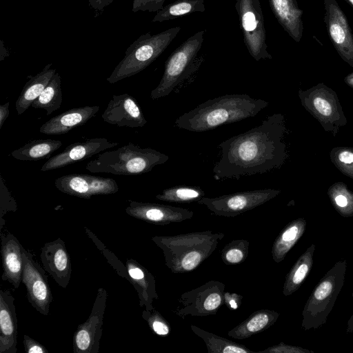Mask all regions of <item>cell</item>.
<instances>
[{
  "label": "cell",
  "mask_w": 353,
  "mask_h": 353,
  "mask_svg": "<svg viewBox=\"0 0 353 353\" xmlns=\"http://www.w3.org/2000/svg\"><path fill=\"white\" fill-rule=\"evenodd\" d=\"M23 343L26 353H48L45 346L28 335H23Z\"/></svg>",
  "instance_id": "8d00e7d4"
},
{
  "label": "cell",
  "mask_w": 353,
  "mask_h": 353,
  "mask_svg": "<svg viewBox=\"0 0 353 353\" xmlns=\"http://www.w3.org/2000/svg\"><path fill=\"white\" fill-rule=\"evenodd\" d=\"M347 2H348L350 6L353 8V0H345Z\"/></svg>",
  "instance_id": "7bdbcfd3"
},
{
  "label": "cell",
  "mask_w": 353,
  "mask_h": 353,
  "mask_svg": "<svg viewBox=\"0 0 353 353\" xmlns=\"http://www.w3.org/2000/svg\"><path fill=\"white\" fill-rule=\"evenodd\" d=\"M23 260L22 283L26 288L28 302L40 314L47 316L50 313L52 294L46 270L24 248Z\"/></svg>",
  "instance_id": "7c38bea8"
},
{
  "label": "cell",
  "mask_w": 353,
  "mask_h": 353,
  "mask_svg": "<svg viewBox=\"0 0 353 353\" xmlns=\"http://www.w3.org/2000/svg\"><path fill=\"white\" fill-rule=\"evenodd\" d=\"M270 7L279 24L296 42H299L303 30V11L296 0H268Z\"/></svg>",
  "instance_id": "603a6c76"
},
{
  "label": "cell",
  "mask_w": 353,
  "mask_h": 353,
  "mask_svg": "<svg viewBox=\"0 0 353 353\" xmlns=\"http://www.w3.org/2000/svg\"><path fill=\"white\" fill-rule=\"evenodd\" d=\"M205 196L204 191L198 186L177 185L163 190L156 199L163 201L190 203L197 202Z\"/></svg>",
  "instance_id": "f546056e"
},
{
  "label": "cell",
  "mask_w": 353,
  "mask_h": 353,
  "mask_svg": "<svg viewBox=\"0 0 353 353\" xmlns=\"http://www.w3.org/2000/svg\"><path fill=\"white\" fill-rule=\"evenodd\" d=\"M250 242L236 239L226 244L221 250V257L226 265H238L244 262L249 252Z\"/></svg>",
  "instance_id": "1f68e13d"
},
{
  "label": "cell",
  "mask_w": 353,
  "mask_h": 353,
  "mask_svg": "<svg viewBox=\"0 0 353 353\" xmlns=\"http://www.w3.org/2000/svg\"><path fill=\"white\" fill-rule=\"evenodd\" d=\"M205 0H176L159 10L152 22H163L172 20L193 12L205 10Z\"/></svg>",
  "instance_id": "83f0119b"
},
{
  "label": "cell",
  "mask_w": 353,
  "mask_h": 353,
  "mask_svg": "<svg viewBox=\"0 0 353 353\" xmlns=\"http://www.w3.org/2000/svg\"><path fill=\"white\" fill-rule=\"evenodd\" d=\"M129 281L137 292L139 305L145 310H152L153 301L159 299L156 290L154 276L144 266L137 261L130 259L125 264Z\"/></svg>",
  "instance_id": "7402d4cb"
},
{
  "label": "cell",
  "mask_w": 353,
  "mask_h": 353,
  "mask_svg": "<svg viewBox=\"0 0 353 353\" xmlns=\"http://www.w3.org/2000/svg\"><path fill=\"white\" fill-rule=\"evenodd\" d=\"M168 159L169 157L161 152L130 143L117 150L99 154L87 163L85 168L93 173L138 175L151 171Z\"/></svg>",
  "instance_id": "277c9868"
},
{
  "label": "cell",
  "mask_w": 353,
  "mask_h": 353,
  "mask_svg": "<svg viewBox=\"0 0 353 353\" xmlns=\"http://www.w3.org/2000/svg\"><path fill=\"white\" fill-rule=\"evenodd\" d=\"M280 192L270 188L248 190L214 198L203 196L197 203L216 216L234 217L264 204Z\"/></svg>",
  "instance_id": "30bf717a"
},
{
  "label": "cell",
  "mask_w": 353,
  "mask_h": 353,
  "mask_svg": "<svg viewBox=\"0 0 353 353\" xmlns=\"http://www.w3.org/2000/svg\"><path fill=\"white\" fill-rule=\"evenodd\" d=\"M62 145V142L54 139L32 140L22 147L13 150L11 156L21 161H37L50 158V155Z\"/></svg>",
  "instance_id": "484cf974"
},
{
  "label": "cell",
  "mask_w": 353,
  "mask_h": 353,
  "mask_svg": "<svg viewBox=\"0 0 353 353\" xmlns=\"http://www.w3.org/2000/svg\"><path fill=\"white\" fill-rule=\"evenodd\" d=\"M1 178V229L2 228L3 216L8 211L15 212L17 209V203L10 194L2 176Z\"/></svg>",
  "instance_id": "e575fe53"
},
{
  "label": "cell",
  "mask_w": 353,
  "mask_h": 353,
  "mask_svg": "<svg viewBox=\"0 0 353 353\" xmlns=\"http://www.w3.org/2000/svg\"><path fill=\"white\" fill-rule=\"evenodd\" d=\"M345 83L353 89V72L349 74L344 78Z\"/></svg>",
  "instance_id": "b9f144b4"
},
{
  "label": "cell",
  "mask_w": 353,
  "mask_h": 353,
  "mask_svg": "<svg viewBox=\"0 0 353 353\" xmlns=\"http://www.w3.org/2000/svg\"><path fill=\"white\" fill-rule=\"evenodd\" d=\"M23 247L12 234H1V254L3 274L1 279L8 281L15 288L22 282Z\"/></svg>",
  "instance_id": "d6986e66"
},
{
  "label": "cell",
  "mask_w": 353,
  "mask_h": 353,
  "mask_svg": "<svg viewBox=\"0 0 353 353\" xmlns=\"http://www.w3.org/2000/svg\"><path fill=\"white\" fill-rule=\"evenodd\" d=\"M55 187L61 192L83 199L92 196L107 195L118 192L116 181L85 174H70L57 178Z\"/></svg>",
  "instance_id": "4fadbf2b"
},
{
  "label": "cell",
  "mask_w": 353,
  "mask_h": 353,
  "mask_svg": "<svg viewBox=\"0 0 353 353\" xmlns=\"http://www.w3.org/2000/svg\"><path fill=\"white\" fill-rule=\"evenodd\" d=\"M243 300V296L236 292H224V305L230 310L239 308Z\"/></svg>",
  "instance_id": "74e56055"
},
{
  "label": "cell",
  "mask_w": 353,
  "mask_h": 353,
  "mask_svg": "<svg viewBox=\"0 0 353 353\" xmlns=\"http://www.w3.org/2000/svg\"><path fill=\"white\" fill-rule=\"evenodd\" d=\"M300 229L298 224H291L278 236L274 242L272 255L276 262L283 260L287 252L296 241Z\"/></svg>",
  "instance_id": "4dcf8cb0"
},
{
  "label": "cell",
  "mask_w": 353,
  "mask_h": 353,
  "mask_svg": "<svg viewBox=\"0 0 353 353\" xmlns=\"http://www.w3.org/2000/svg\"><path fill=\"white\" fill-rule=\"evenodd\" d=\"M222 232H192L174 236H154L152 241L162 250L165 265L172 273H186L197 268L224 238Z\"/></svg>",
  "instance_id": "3957f363"
},
{
  "label": "cell",
  "mask_w": 353,
  "mask_h": 353,
  "mask_svg": "<svg viewBox=\"0 0 353 353\" xmlns=\"http://www.w3.org/2000/svg\"><path fill=\"white\" fill-rule=\"evenodd\" d=\"M330 158L342 174L353 179V147H335L330 150Z\"/></svg>",
  "instance_id": "d6a6232c"
},
{
  "label": "cell",
  "mask_w": 353,
  "mask_h": 353,
  "mask_svg": "<svg viewBox=\"0 0 353 353\" xmlns=\"http://www.w3.org/2000/svg\"><path fill=\"white\" fill-rule=\"evenodd\" d=\"M225 285L219 281L211 280L179 298V305L173 312L183 320L188 315L205 316L215 314L224 304Z\"/></svg>",
  "instance_id": "9c48e42d"
},
{
  "label": "cell",
  "mask_w": 353,
  "mask_h": 353,
  "mask_svg": "<svg viewBox=\"0 0 353 353\" xmlns=\"http://www.w3.org/2000/svg\"><path fill=\"white\" fill-rule=\"evenodd\" d=\"M125 212L145 222L165 225L190 219L194 212L188 209L169 205L130 201Z\"/></svg>",
  "instance_id": "9a60e30c"
},
{
  "label": "cell",
  "mask_w": 353,
  "mask_h": 353,
  "mask_svg": "<svg viewBox=\"0 0 353 353\" xmlns=\"http://www.w3.org/2000/svg\"><path fill=\"white\" fill-rule=\"evenodd\" d=\"M114 0H88V5L95 11H102Z\"/></svg>",
  "instance_id": "ab89813d"
},
{
  "label": "cell",
  "mask_w": 353,
  "mask_h": 353,
  "mask_svg": "<svg viewBox=\"0 0 353 353\" xmlns=\"http://www.w3.org/2000/svg\"><path fill=\"white\" fill-rule=\"evenodd\" d=\"M205 30L188 38L170 55L165 63L164 72L150 97L157 99L169 95L192 72L196 70L198 53L201 49Z\"/></svg>",
  "instance_id": "8992f818"
},
{
  "label": "cell",
  "mask_w": 353,
  "mask_h": 353,
  "mask_svg": "<svg viewBox=\"0 0 353 353\" xmlns=\"http://www.w3.org/2000/svg\"><path fill=\"white\" fill-rule=\"evenodd\" d=\"M9 102L0 105V129L9 116Z\"/></svg>",
  "instance_id": "60d3db41"
},
{
  "label": "cell",
  "mask_w": 353,
  "mask_h": 353,
  "mask_svg": "<svg viewBox=\"0 0 353 353\" xmlns=\"http://www.w3.org/2000/svg\"><path fill=\"white\" fill-rule=\"evenodd\" d=\"M99 106L74 108L52 117L40 127L39 132L47 135H61L84 125L99 112Z\"/></svg>",
  "instance_id": "44dd1931"
},
{
  "label": "cell",
  "mask_w": 353,
  "mask_h": 353,
  "mask_svg": "<svg viewBox=\"0 0 353 353\" xmlns=\"http://www.w3.org/2000/svg\"><path fill=\"white\" fill-rule=\"evenodd\" d=\"M325 21L330 40L343 61L353 67V34L335 0H324Z\"/></svg>",
  "instance_id": "5bb4252c"
},
{
  "label": "cell",
  "mask_w": 353,
  "mask_h": 353,
  "mask_svg": "<svg viewBox=\"0 0 353 353\" xmlns=\"http://www.w3.org/2000/svg\"><path fill=\"white\" fill-rule=\"evenodd\" d=\"M278 314L268 309L252 312L245 320L230 330L228 334L235 339H245L269 328L276 321Z\"/></svg>",
  "instance_id": "cb8c5ba5"
},
{
  "label": "cell",
  "mask_w": 353,
  "mask_h": 353,
  "mask_svg": "<svg viewBox=\"0 0 353 353\" xmlns=\"http://www.w3.org/2000/svg\"><path fill=\"white\" fill-rule=\"evenodd\" d=\"M298 97L304 109L333 137L338 134L341 127L347 123L338 95L324 83H318L305 90L299 89Z\"/></svg>",
  "instance_id": "52a82bcc"
},
{
  "label": "cell",
  "mask_w": 353,
  "mask_h": 353,
  "mask_svg": "<svg viewBox=\"0 0 353 353\" xmlns=\"http://www.w3.org/2000/svg\"><path fill=\"white\" fill-rule=\"evenodd\" d=\"M61 77L58 72L52 77L41 94L32 102L34 108L44 109L47 115L60 108L62 103Z\"/></svg>",
  "instance_id": "f1b7e54d"
},
{
  "label": "cell",
  "mask_w": 353,
  "mask_h": 353,
  "mask_svg": "<svg viewBox=\"0 0 353 353\" xmlns=\"http://www.w3.org/2000/svg\"><path fill=\"white\" fill-rule=\"evenodd\" d=\"M101 117L119 127L139 128L147 123L137 100L128 94L113 95Z\"/></svg>",
  "instance_id": "e0dca14e"
},
{
  "label": "cell",
  "mask_w": 353,
  "mask_h": 353,
  "mask_svg": "<svg viewBox=\"0 0 353 353\" xmlns=\"http://www.w3.org/2000/svg\"><path fill=\"white\" fill-rule=\"evenodd\" d=\"M284 115L274 113L249 130L219 144L221 156L212 172L216 180L239 179L280 168L288 158Z\"/></svg>",
  "instance_id": "6da1fadb"
},
{
  "label": "cell",
  "mask_w": 353,
  "mask_h": 353,
  "mask_svg": "<svg viewBox=\"0 0 353 353\" xmlns=\"http://www.w3.org/2000/svg\"><path fill=\"white\" fill-rule=\"evenodd\" d=\"M234 8L250 54L256 61L272 59L268 51L264 17L259 0H236Z\"/></svg>",
  "instance_id": "ba28073f"
},
{
  "label": "cell",
  "mask_w": 353,
  "mask_h": 353,
  "mask_svg": "<svg viewBox=\"0 0 353 353\" xmlns=\"http://www.w3.org/2000/svg\"><path fill=\"white\" fill-rule=\"evenodd\" d=\"M51 65L52 63L48 64L40 72L32 77L24 85L16 101V110L19 115L31 106L57 72L56 69L50 68Z\"/></svg>",
  "instance_id": "d4e9b609"
},
{
  "label": "cell",
  "mask_w": 353,
  "mask_h": 353,
  "mask_svg": "<svg viewBox=\"0 0 353 353\" xmlns=\"http://www.w3.org/2000/svg\"><path fill=\"white\" fill-rule=\"evenodd\" d=\"M40 259L44 270L61 288H66L72 274V263L65 242L58 238L41 248Z\"/></svg>",
  "instance_id": "ac0fdd59"
},
{
  "label": "cell",
  "mask_w": 353,
  "mask_h": 353,
  "mask_svg": "<svg viewBox=\"0 0 353 353\" xmlns=\"http://www.w3.org/2000/svg\"><path fill=\"white\" fill-rule=\"evenodd\" d=\"M269 103L245 94H225L209 99L178 117L174 125L201 132L256 116Z\"/></svg>",
  "instance_id": "7a4b0ae2"
},
{
  "label": "cell",
  "mask_w": 353,
  "mask_h": 353,
  "mask_svg": "<svg viewBox=\"0 0 353 353\" xmlns=\"http://www.w3.org/2000/svg\"><path fill=\"white\" fill-rule=\"evenodd\" d=\"M142 317L157 335L167 336L170 334L171 331L170 323L155 308L152 310L145 309L142 312Z\"/></svg>",
  "instance_id": "836d02e7"
},
{
  "label": "cell",
  "mask_w": 353,
  "mask_h": 353,
  "mask_svg": "<svg viewBox=\"0 0 353 353\" xmlns=\"http://www.w3.org/2000/svg\"><path fill=\"white\" fill-rule=\"evenodd\" d=\"M17 316L10 290H0V353H17Z\"/></svg>",
  "instance_id": "ffe728a7"
},
{
  "label": "cell",
  "mask_w": 353,
  "mask_h": 353,
  "mask_svg": "<svg viewBox=\"0 0 353 353\" xmlns=\"http://www.w3.org/2000/svg\"><path fill=\"white\" fill-rule=\"evenodd\" d=\"M159 0H133L132 2V12H137L138 11H148V12H158Z\"/></svg>",
  "instance_id": "d590c367"
},
{
  "label": "cell",
  "mask_w": 353,
  "mask_h": 353,
  "mask_svg": "<svg viewBox=\"0 0 353 353\" xmlns=\"http://www.w3.org/2000/svg\"><path fill=\"white\" fill-rule=\"evenodd\" d=\"M181 29L176 26L154 34H141L127 48L124 57L106 80L114 83L144 70L166 50Z\"/></svg>",
  "instance_id": "5b68a950"
},
{
  "label": "cell",
  "mask_w": 353,
  "mask_h": 353,
  "mask_svg": "<svg viewBox=\"0 0 353 353\" xmlns=\"http://www.w3.org/2000/svg\"><path fill=\"white\" fill-rule=\"evenodd\" d=\"M332 290V285L330 281L321 283L314 292V296L318 300H323L330 294Z\"/></svg>",
  "instance_id": "f35d334b"
},
{
  "label": "cell",
  "mask_w": 353,
  "mask_h": 353,
  "mask_svg": "<svg viewBox=\"0 0 353 353\" xmlns=\"http://www.w3.org/2000/svg\"><path fill=\"white\" fill-rule=\"evenodd\" d=\"M119 145L105 138H92L79 141L67 146L64 150L49 158L42 165L41 171H48L63 168L79 161L92 157L105 150Z\"/></svg>",
  "instance_id": "2e32d148"
},
{
  "label": "cell",
  "mask_w": 353,
  "mask_h": 353,
  "mask_svg": "<svg viewBox=\"0 0 353 353\" xmlns=\"http://www.w3.org/2000/svg\"><path fill=\"white\" fill-rule=\"evenodd\" d=\"M107 296L105 288H99L97 290L88 319L79 325L73 334L72 345L74 353H99Z\"/></svg>",
  "instance_id": "8fae6325"
},
{
  "label": "cell",
  "mask_w": 353,
  "mask_h": 353,
  "mask_svg": "<svg viewBox=\"0 0 353 353\" xmlns=\"http://www.w3.org/2000/svg\"><path fill=\"white\" fill-rule=\"evenodd\" d=\"M191 330L204 341L209 353H256L246 346L205 331L194 325Z\"/></svg>",
  "instance_id": "4316f807"
}]
</instances>
